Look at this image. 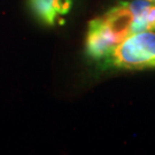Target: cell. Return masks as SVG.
I'll use <instances>...</instances> for the list:
<instances>
[{"mask_svg":"<svg viewBox=\"0 0 155 155\" xmlns=\"http://www.w3.org/2000/svg\"><path fill=\"white\" fill-rule=\"evenodd\" d=\"M72 2L74 0H28V7L39 22L51 27L70 12Z\"/></svg>","mask_w":155,"mask_h":155,"instance_id":"obj_3","label":"cell"},{"mask_svg":"<svg viewBox=\"0 0 155 155\" xmlns=\"http://www.w3.org/2000/svg\"><path fill=\"white\" fill-rule=\"evenodd\" d=\"M150 1H152V2H153V1H154V0H150Z\"/></svg>","mask_w":155,"mask_h":155,"instance_id":"obj_5","label":"cell"},{"mask_svg":"<svg viewBox=\"0 0 155 155\" xmlns=\"http://www.w3.org/2000/svg\"><path fill=\"white\" fill-rule=\"evenodd\" d=\"M100 68L121 70L155 69V31L130 35L100 62Z\"/></svg>","mask_w":155,"mask_h":155,"instance_id":"obj_2","label":"cell"},{"mask_svg":"<svg viewBox=\"0 0 155 155\" xmlns=\"http://www.w3.org/2000/svg\"><path fill=\"white\" fill-rule=\"evenodd\" d=\"M127 5L134 15L132 33L155 31V2L150 0H130L127 1Z\"/></svg>","mask_w":155,"mask_h":155,"instance_id":"obj_4","label":"cell"},{"mask_svg":"<svg viewBox=\"0 0 155 155\" xmlns=\"http://www.w3.org/2000/svg\"><path fill=\"white\" fill-rule=\"evenodd\" d=\"M153 2H155V0H154V1H153Z\"/></svg>","mask_w":155,"mask_h":155,"instance_id":"obj_6","label":"cell"},{"mask_svg":"<svg viewBox=\"0 0 155 155\" xmlns=\"http://www.w3.org/2000/svg\"><path fill=\"white\" fill-rule=\"evenodd\" d=\"M134 15L127 1H121L110 7L87 24L85 38V54L90 60L101 62L124 39L132 35Z\"/></svg>","mask_w":155,"mask_h":155,"instance_id":"obj_1","label":"cell"}]
</instances>
